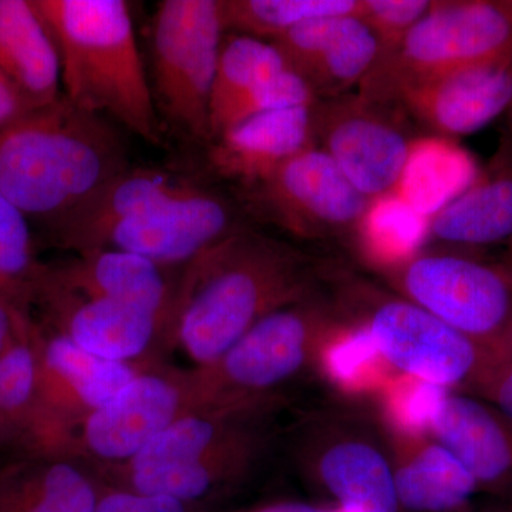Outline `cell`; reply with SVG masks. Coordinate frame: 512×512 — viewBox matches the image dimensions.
Returning <instances> with one entry per match:
<instances>
[{
  "label": "cell",
  "instance_id": "cell-1",
  "mask_svg": "<svg viewBox=\"0 0 512 512\" xmlns=\"http://www.w3.org/2000/svg\"><path fill=\"white\" fill-rule=\"evenodd\" d=\"M315 286L308 256L241 228L184 266L163 339L195 369L210 366L256 323L313 295Z\"/></svg>",
  "mask_w": 512,
  "mask_h": 512
},
{
  "label": "cell",
  "instance_id": "cell-2",
  "mask_svg": "<svg viewBox=\"0 0 512 512\" xmlns=\"http://www.w3.org/2000/svg\"><path fill=\"white\" fill-rule=\"evenodd\" d=\"M127 167L109 121L64 96L0 131V191L49 227Z\"/></svg>",
  "mask_w": 512,
  "mask_h": 512
},
{
  "label": "cell",
  "instance_id": "cell-3",
  "mask_svg": "<svg viewBox=\"0 0 512 512\" xmlns=\"http://www.w3.org/2000/svg\"><path fill=\"white\" fill-rule=\"evenodd\" d=\"M52 33L62 94L153 144L161 143L153 89L124 0H33Z\"/></svg>",
  "mask_w": 512,
  "mask_h": 512
},
{
  "label": "cell",
  "instance_id": "cell-4",
  "mask_svg": "<svg viewBox=\"0 0 512 512\" xmlns=\"http://www.w3.org/2000/svg\"><path fill=\"white\" fill-rule=\"evenodd\" d=\"M340 320L336 303L316 293L266 316L217 362L191 370L194 410L274 406L276 390L316 362Z\"/></svg>",
  "mask_w": 512,
  "mask_h": 512
},
{
  "label": "cell",
  "instance_id": "cell-5",
  "mask_svg": "<svg viewBox=\"0 0 512 512\" xmlns=\"http://www.w3.org/2000/svg\"><path fill=\"white\" fill-rule=\"evenodd\" d=\"M336 295L343 318L365 326L379 352L400 375L450 392L473 393L493 366L485 346L397 293L356 276L338 275Z\"/></svg>",
  "mask_w": 512,
  "mask_h": 512
},
{
  "label": "cell",
  "instance_id": "cell-6",
  "mask_svg": "<svg viewBox=\"0 0 512 512\" xmlns=\"http://www.w3.org/2000/svg\"><path fill=\"white\" fill-rule=\"evenodd\" d=\"M512 62V26L483 0L433 2L392 52L377 56L359 96L396 106L407 90L447 74Z\"/></svg>",
  "mask_w": 512,
  "mask_h": 512
},
{
  "label": "cell",
  "instance_id": "cell-7",
  "mask_svg": "<svg viewBox=\"0 0 512 512\" xmlns=\"http://www.w3.org/2000/svg\"><path fill=\"white\" fill-rule=\"evenodd\" d=\"M224 37L220 0H164L151 26L157 110L204 140H210L212 84Z\"/></svg>",
  "mask_w": 512,
  "mask_h": 512
},
{
  "label": "cell",
  "instance_id": "cell-8",
  "mask_svg": "<svg viewBox=\"0 0 512 512\" xmlns=\"http://www.w3.org/2000/svg\"><path fill=\"white\" fill-rule=\"evenodd\" d=\"M382 275L397 295L487 349L512 322V271L503 262L420 251Z\"/></svg>",
  "mask_w": 512,
  "mask_h": 512
},
{
  "label": "cell",
  "instance_id": "cell-9",
  "mask_svg": "<svg viewBox=\"0 0 512 512\" xmlns=\"http://www.w3.org/2000/svg\"><path fill=\"white\" fill-rule=\"evenodd\" d=\"M313 140L357 191L369 200L396 190L414 138L399 107L359 94L316 100Z\"/></svg>",
  "mask_w": 512,
  "mask_h": 512
},
{
  "label": "cell",
  "instance_id": "cell-10",
  "mask_svg": "<svg viewBox=\"0 0 512 512\" xmlns=\"http://www.w3.org/2000/svg\"><path fill=\"white\" fill-rule=\"evenodd\" d=\"M245 191L249 210L302 239L353 234L370 202L318 146Z\"/></svg>",
  "mask_w": 512,
  "mask_h": 512
},
{
  "label": "cell",
  "instance_id": "cell-11",
  "mask_svg": "<svg viewBox=\"0 0 512 512\" xmlns=\"http://www.w3.org/2000/svg\"><path fill=\"white\" fill-rule=\"evenodd\" d=\"M194 410L190 372L147 365L113 399L77 424L70 457L123 466Z\"/></svg>",
  "mask_w": 512,
  "mask_h": 512
},
{
  "label": "cell",
  "instance_id": "cell-12",
  "mask_svg": "<svg viewBox=\"0 0 512 512\" xmlns=\"http://www.w3.org/2000/svg\"><path fill=\"white\" fill-rule=\"evenodd\" d=\"M241 228L237 211L227 198L190 185L111 229L100 249H120L175 268L190 264Z\"/></svg>",
  "mask_w": 512,
  "mask_h": 512
},
{
  "label": "cell",
  "instance_id": "cell-13",
  "mask_svg": "<svg viewBox=\"0 0 512 512\" xmlns=\"http://www.w3.org/2000/svg\"><path fill=\"white\" fill-rule=\"evenodd\" d=\"M40 407L72 444L73 431L130 383L148 363H121L87 352L32 322Z\"/></svg>",
  "mask_w": 512,
  "mask_h": 512
},
{
  "label": "cell",
  "instance_id": "cell-14",
  "mask_svg": "<svg viewBox=\"0 0 512 512\" xmlns=\"http://www.w3.org/2000/svg\"><path fill=\"white\" fill-rule=\"evenodd\" d=\"M29 302L45 308L52 330L113 362L143 363L148 350L164 338L165 322L160 316L136 306L62 291L43 278L42 269Z\"/></svg>",
  "mask_w": 512,
  "mask_h": 512
},
{
  "label": "cell",
  "instance_id": "cell-15",
  "mask_svg": "<svg viewBox=\"0 0 512 512\" xmlns=\"http://www.w3.org/2000/svg\"><path fill=\"white\" fill-rule=\"evenodd\" d=\"M271 43L316 100L359 87L379 56L375 36L353 15L306 20Z\"/></svg>",
  "mask_w": 512,
  "mask_h": 512
},
{
  "label": "cell",
  "instance_id": "cell-16",
  "mask_svg": "<svg viewBox=\"0 0 512 512\" xmlns=\"http://www.w3.org/2000/svg\"><path fill=\"white\" fill-rule=\"evenodd\" d=\"M483 491L512 503V419L476 394L448 392L430 429Z\"/></svg>",
  "mask_w": 512,
  "mask_h": 512
},
{
  "label": "cell",
  "instance_id": "cell-17",
  "mask_svg": "<svg viewBox=\"0 0 512 512\" xmlns=\"http://www.w3.org/2000/svg\"><path fill=\"white\" fill-rule=\"evenodd\" d=\"M512 101V62L485 64L447 74L404 92L396 106L433 131L434 136L476 133Z\"/></svg>",
  "mask_w": 512,
  "mask_h": 512
},
{
  "label": "cell",
  "instance_id": "cell-18",
  "mask_svg": "<svg viewBox=\"0 0 512 512\" xmlns=\"http://www.w3.org/2000/svg\"><path fill=\"white\" fill-rule=\"evenodd\" d=\"M170 269L131 252L97 249L52 268L42 266V276L73 295L144 309L167 326L180 279L171 278Z\"/></svg>",
  "mask_w": 512,
  "mask_h": 512
},
{
  "label": "cell",
  "instance_id": "cell-19",
  "mask_svg": "<svg viewBox=\"0 0 512 512\" xmlns=\"http://www.w3.org/2000/svg\"><path fill=\"white\" fill-rule=\"evenodd\" d=\"M311 466L322 487L348 512H399L393 463L369 436L318 424Z\"/></svg>",
  "mask_w": 512,
  "mask_h": 512
},
{
  "label": "cell",
  "instance_id": "cell-20",
  "mask_svg": "<svg viewBox=\"0 0 512 512\" xmlns=\"http://www.w3.org/2000/svg\"><path fill=\"white\" fill-rule=\"evenodd\" d=\"M312 106L269 111L229 127L211 141V167L244 188L261 183L296 154L316 146Z\"/></svg>",
  "mask_w": 512,
  "mask_h": 512
},
{
  "label": "cell",
  "instance_id": "cell-21",
  "mask_svg": "<svg viewBox=\"0 0 512 512\" xmlns=\"http://www.w3.org/2000/svg\"><path fill=\"white\" fill-rule=\"evenodd\" d=\"M190 184L156 168L127 167L50 225L57 244L77 254L97 251L111 229L180 194Z\"/></svg>",
  "mask_w": 512,
  "mask_h": 512
},
{
  "label": "cell",
  "instance_id": "cell-22",
  "mask_svg": "<svg viewBox=\"0 0 512 512\" xmlns=\"http://www.w3.org/2000/svg\"><path fill=\"white\" fill-rule=\"evenodd\" d=\"M0 448L23 457L64 456L62 431L40 407L32 320L25 316L18 335L0 355Z\"/></svg>",
  "mask_w": 512,
  "mask_h": 512
},
{
  "label": "cell",
  "instance_id": "cell-23",
  "mask_svg": "<svg viewBox=\"0 0 512 512\" xmlns=\"http://www.w3.org/2000/svg\"><path fill=\"white\" fill-rule=\"evenodd\" d=\"M429 239L460 247L512 239V140L504 138L476 180L429 218Z\"/></svg>",
  "mask_w": 512,
  "mask_h": 512
},
{
  "label": "cell",
  "instance_id": "cell-24",
  "mask_svg": "<svg viewBox=\"0 0 512 512\" xmlns=\"http://www.w3.org/2000/svg\"><path fill=\"white\" fill-rule=\"evenodd\" d=\"M106 485L73 457H23L0 468V512H93Z\"/></svg>",
  "mask_w": 512,
  "mask_h": 512
},
{
  "label": "cell",
  "instance_id": "cell-25",
  "mask_svg": "<svg viewBox=\"0 0 512 512\" xmlns=\"http://www.w3.org/2000/svg\"><path fill=\"white\" fill-rule=\"evenodd\" d=\"M0 70L37 109L63 96L55 40L33 0H0Z\"/></svg>",
  "mask_w": 512,
  "mask_h": 512
},
{
  "label": "cell",
  "instance_id": "cell-26",
  "mask_svg": "<svg viewBox=\"0 0 512 512\" xmlns=\"http://www.w3.org/2000/svg\"><path fill=\"white\" fill-rule=\"evenodd\" d=\"M393 464L400 507L412 512H450L478 493L474 478L446 447L424 436H403Z\"/></svg>",
  "mask_w": 512,
  "mask_h": 512
},
{
  "label": "cell",
  "instance_id": "cell-27",
  "mask_svg": "<svg viewBox=\"0 0 512 512\" xmlns=\"http://www.w3.org/2000/svg\"><path fill=\"white\" fill-rule=\"evenodd\" d=\"M480 170L473 154L453 138H414L393 192L417 214L430 218L466 191Z\"/></svg>",
  "mask_w": 512,
  "mask_h": 512
},
{
  "label": "cell",
  "instance_id": "cell-28",
  "mask_svg": "<svg viewBox=\"0 0 512 512\" xmlns=\"http://www.w3.org/2000/svg\"><path fill=\"white\" fill-rule=\"evenodd\" d=\"M352 235L362 258L382 274L419 254L429 239V218L390 192L370 200Z\"/></svg>",
  "mask_w": 512,
  "mask_h": 512
},
{
  "label": "cell",
  "instance_id": "cell-29",
  "mask_svg": "<svg viewBox=\"0 0 512 512\" xmlns=\"http://www.w3.org/2000/svg\"><path fill=\"white\" fill-rule=\"evenodd\" d=\"M318 362L330 382L349 393L383 392L399 375L379 352L365 326L343 316L320 346Z\"/></svg>",
  "mask_w": 512,
  "mask_h": 512
},
{
  "label": "cell",
  "instance_id": "cell-30",
  "mask_svg": "<svg viewBox=\"0 0 512 512\" xmlns=\"http://www.w3.org/2000/svg\"><path fill=\"white\" fill-rule=\"evenodd\" d=\"M225 35L274 42L306 20L356 15L359 0H220Z\"/></svg>",
  "mask_w": 512,
  "mask_h": 512
},
{
  "label": "cell",
  "instance_id": "cell-31",
  "mask_svg": "<svg viewBox=\"0 0 512 512\" xmlns=\"http://www.w3.org/2000/svg\"><path fill=\"white\" fill-rule=\"evenodd\" d=\"M288 69L271 42L241 35H225L212 84L211 128L235 103L256 86Z\"/></svg>",
  "mask_w": 512,
  "mask_h": 512
},
{
  "label": "cell",
  "instance_id": "cell-32",
  "mask_svg": "<svg viewBox=\"0 0 512 512\" xmlns=\"http://www.w3.org/2000/svg\"><path fill=\"white\" fill-rule=\"evenodd\" d=\"M40 269L28 218L0 191V291L28 305Z\"/></svg>",
  "mask_w": 512,
  "mask_h": 512
},
{
  "label": "cell",
  "instance_id": "cell-33",
  "mask_svg": "<svg viewBox=\"0 0 512 512\" xmlns=\"http://www.w3.org/2000/svg\"><path fill=\"white\" fill-rule=\"evenodd\" d=\"M448 392L444 387L399 373L382 392L390 427L403 436H424Z\"/></svg>",
  "mask_w": 512,
  "mask_h": 512
},
{
  "label": "cell",
  "instance_id": "cell-34",
  "mask_svg": "<svg viewBox=\"0 0 512 512\" xmlns=\"http://www.w3.org/2000/svg\"><path fill=\"white\" fill-rule=\"evenodd\" d=\"M316 97L308 84L291 70L285 69L271 79L259 84L251 92L235 101L211 128L210 141L228 130L229 127L258 114L269 111L291 109V107L312 106Z\"/></svg>",
  "mask_w": 512,
  "mask_h": 512
},
{
  "label": "cell",
  "instance_id": "cell-35",
  "mask_svg": "<svg viewBox=\"0 0 512 512\" xmlns=\"http://www.w3.org/2000/svg\"><path fill=\"white\" fill-rule=\"evenodd\" d=\"M431 6V0H359L355 18L375 36L380 56L396 49Z\"/></svg>",
  "mask_w": 512,
  "mask_h": 512
},
{
  "label": "cell",
  "instance_id": "cell-36",
  "mask_svg": "<svg viewBox=\"0 0 512 512\" xmlns=\"http://www.w3.org/2000/svg\"><path fill=\"white\" fill-rule=\"evenodd\" d=\"M93 512H192L190 505L165 497H153L104 487Z\"/></svg>",
  "mask_w": 512,
  "mask_h": 512
},
{
  "label": "cell",
  "instance_id": "cell-37",
  "mask_svg": "<svg viewBox=\"0 0 512 512\" xmlns=\"http://www.w3.org/2000/svg\"><path fill=\"white\" fill-rule=\"evenodd\" d=\"M512 419V363H498L485 373L473 393Z\"/></svg>",
  "mask_w": 512,
  "mask_h": 512
},
{
  "label": "cell",
  "instance_id": "cell-38",
  "mask_svg": "<svg viewBox=\"0 0 512 512\" xmlns=\"http://www.w3.org/2000/svg\"><path fill=\"white\" fill-rule=\"evenodd\" d=\"M37 110L35 104L0 70V131Z\"/></svg>",
  "mask_w": 512,
  "mask_h": 512
},
{
  "label": "cell",
  "instance_id": "cell-39",
  "mask_svg": "<svg viewBox=\"0 0 512 512\" xmlns=\"http://www.w3.org/2000/svg\"><path fill=\"white\" fill-rule=\"evenodd\" d=\"M26 313L25 305L0 291V355L15 340Z\"/></svg>",
  "mask_w": 512,
  "mask_h": 512
},
{
  "label": "cell",
  "instance_id": "cell-40",
  "mask_svg": "<svg viewBox=\"0 0 512 512\" xmlns=\"http://www.w3.org/2000/svg\"><path fill=\"white\" fill-rule=\"evenodd\" d=\"M493 365L512 363V322L497 342L488 348Z\"/></svg>",
  "mask_w": 512,
  "mask_h": 512
},
{
  "label": "cell",
  "instance_id": "cell-41",
  "mask_svg": "<svg viewBox=\"0 0 512 512\" xmlns=\"http://www.w3.org/2000/svg\"><path fill=\"white\" fill-rule=\"evenodd\" d=\"M259 512H328L311 507V505L286 503L274 505V507L265 508Z\"/></svg>",
  "mask_w": 512,
  "mask_h": 512
},
{
  "label": "cell",
  "instance_id": "cell-42",
  "mask_svg": "<svg viewBox=\"0 0 512 512\" xmlns=\"http://www.w3.org/2000/svg\"><path fill=\"white\" fill-rule=\"evenodd\" d=\"M494 6L500 10L501 15L504 16L512 26V0H495Z\"/></svg>",
  "mask_w": 512,
  "mask_h": 512
},
{
  "label": "cell",
  "instance_id": "cell-43",
  "mask_svg": "<svg viewBox=\"0 0 512 512\" xmlns=\"http://www.w3.org/2000/svg\"><path fill=\"white\" fill-rule=\"evenodd\" d=\"M503 264L512 271V239L507 242V251H505Z\"/></svg>",
  "mask_w": 512,
  "mask_h": 512
},
{
  "label": "cell",
  "instance_id": "cell-44",
  "mask_svg": "<svg viewBox=\"0 0 512 512\" xmlns=\"http://www.w3.org/2000/svg\"><path fill=\"white\" fill-rule=\"evenodd\" d=\"M510 123H511V128H512V101L510 104ZM511 140H512V137H511Z\"/></svg>",
  "mask_w": 512,
  "mask_h": 512
},
{
  "label": "cell",
  "instance_id": "cell-45",
  "mask_svg": "<svg viewBox=\"0 0 512 512\" xmlns=\"http://www.w3.org/2000/svg\"><path fill=\"white\" fill-rule=\"evenodd\" d=\"M338 512H348V511L339 510Z\"/></svg>",
  "mask_w": 512,
  "mask_h": 512
}]
</instances>
